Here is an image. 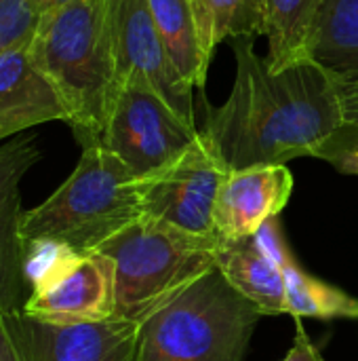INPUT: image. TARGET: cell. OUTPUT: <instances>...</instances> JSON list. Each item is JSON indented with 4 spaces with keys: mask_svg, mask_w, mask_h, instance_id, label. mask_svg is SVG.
Wrapping results in <instances>:
<instances>
[{
    "mask_svg": "<svg viewBox=\"0 0 358 361\" xmlns=\"http://www.w3.org/2000/svg\"><path fill=\"white\" fill-rule=\"evenodd\" d=\"M23 361H137L139 324L108 319L51 326L25 315H4Z\"/></svg>",
    "mask_w": 358,
    "mask_h": 361,
    "instance_id": "obj_9",
    "label": "cell"
},
{
    "mask_svg": "<svg viewBox=\"0 0 358 361\" xmlns=\"http://www.w3.org/2000/svg\"><path fill=\"white\" fill-rule=\"evenodd\" d=\"M30 44L0 53V142L51 121L68 123L65 104Z\"/></svg>",
    "mask_w": 358,
    "mask_h": 361,
    "instance_id": "obj_13",
    "label": "cell"
},
{
    "mask_svg": "<svg viewBox=\"0 0 358 361\" xmlns=\"http://www.w3.org/2000/svg\"><path fill=\"white\" fill-rule=\"evenodd\" d=\"M260 309L211 269L139 326L137 361H243Z\"/></svg>",
    "mask_w": 358,
    "mask_h": 361,
    "instance_id": "obj_4",
    "label": "cell"
},
{
    "mask_svg": "<svg viewBox=\"0 0 358 361\" xmlns=\"http://www.w3.org/2000/svg\"><path fill=\"white\" fill-rule=\"evenodd\" d=\"M156 27L179 74L205 89L213 51L207 44L194 0H150Z\"/></svg>",
    "mask_w": 358,
    "mask_h": 361,
    "instance_id": "obj_16",
    "label": "cell"
},
{
    "mask_svg": "<svg viewBox=\"0 0 358 361\" xmlns=\"http://www.w3.org/2000/svg\"><path fill=\"white\" fill-rule=\"evenodd\" d=\"M143 218L141 180L101 144L84 146L70 178L23 212L21 239H55L80 254L99 252Z\"/></svg>",
    "mask_w": 358,
    "mask_h": 361,
    "instance_id": "obj_3",
    "label": "cell"
},
{
    "mask_svg": "<svg viewBox=\"0 0 358 361\" xmlns=\"http://www.w3.org/2000/svg\"><path fill=\"white\" fill-rule=\"evenodd\" d=\"M34 135L0 142V315H19L30 296L23 273L21 180L40 161Z\"/></svg>",
    "mask_w": 358,
    "mask_h": 361,
    "instance_id": "obj_10",
    "label": "cell"
},
{
    "mask_svg": "<svg viewBox=\"0 0 358 361\" xmlns=\"http://www.w3.org/2000/svg\"><path fill=\"white\" fill-rule=\"evenodd\" d=\"M42 15V0H0V53L30 44Z\"/></svg>",
    "mask_w": 358,
    "mask_h": 361,
    "instance_id": "obj_21",
    "label": "cell"
},
{
    "mask_svg": "<svg viewBox=\"0 0 358 361\" xmlns=\"http://www.w3.org/2000/svg\"><path fill=\"white\" fill-rule=\"evenodd\" d=\"M55 85L80 146L101 144L120 89L106 0H72L46 11L30 44Z\"/></svg>",
    "mask_w": 358,
    "mask_h": 361,
    "instance_id": "obj_2",
    "label": "cell"
},
{
    "mask_svg": "<svg viewBox=\"0 0 358 361\" xmlns=\"http://www.w3.org/2000/svg\"><path fill=\"white\" fill-rule=\"evenodd\" d=\"M293 192L287 165H257L228 171L215 203V237L236 241L253 237L266 222L281 216Z\"/></svg>",
    "mask_w": 358,
    "mask_h": 361,
    "instance_id": "obj_12",
    "label": "cell"
},
{
    "mask_svg": "<svg viewBox=\"0 0 358 361\" xmlns=\"http://www.w3.org/2000/svg\"><path fill=\"white\" fill-rule=\"evenodd\" d=\"M281 361H325V357L319 351V347L312 343V338L308 336V332L304 330V326L298 322L293 345H291L289 353Z\"/></svg>",
    "mask_w": 358,
    "mask_h": 361,
    "instance_id": "obj_23",
    "label": "cell"
},
{
    "mask_svg": "<svg viewBox=\"0 0 358 361\" xmlns=\"http://www.w3.org/2000/svg\"><path fill=\"white\" fill-rule=\"evenodd\" d=\"M226 176L228 167L200 131L179 159L141 178L143 218L194 237L217 239L213 214Z\"/></svg>",
    "mask_w": 358,
    "mask_h": 361,
    "instance_id": "obj_7",
    "label": "cell"
},
{
    "mask_svg": "<svg viewBox=\"0 0 358 361\" xmlns=\"http://www.w3.org/2000/svg\"><path fill=\"white\" fill-rule=\"evenodd\" d=\"M217 239L194 237L139 218L99 252L114 262V319L143 324L215 269Z\"/></svg>",
    "mask_w": 358,
    "mask_h": 361,
    "instance_id": "obj_5",
    "label": "cell"
},
{
    "mask_svg": "<svg viewBox=\"0 0 358 361\" xmlns=\"http://www.w3.org/2000/svg\"><path fill=\"white\" fill-rule=\"evenodd\" d=\"M314 159L327 161L340 173L358 176V125L342 123L314 152Z\"/></svg>",
    "mask_w": 358,
    "mask_h": 361,
    "instance_id": "obj_22",
    "label": "cell"
},
{
    "mask_svg": "<svg viewBox=\"0 0 358 361\" xmlns=\"http://www.w3.org/2000/svg\"><path fill=\"white\" fill-rule=\"evenodd\" d=\"M215 269L224 279L253 302L262 315H283L285 305V275L283 267L270 258L253 237L224 241L215 245Z\"/></svg>",
    "mask_w": 358,
    "mask_h": 361,
    "instance_id": "obj_15",
    "label": "cell"
},
{
    "mask_svg": "<svg viewBox=\"0 0 358 361\" xmlns=\"http://www.w3.org/2000/svg\"><path fill=\"white\" fill-rule=\"evenodd\" d=\"M236 78L222 106L205 102V129L228 171L287 165L314 157L344 123L329 74L310 57L274 72L253 49V36L232 38Z\"/></svg>",
    "mask_w": 358,
    "mask_h": 361,
    "instance_id": "obj_1",
    "label": "cell"
},
{
    "mask_svg": "<svg viewBox=\"0 0 358 361\" xmlns=\"http://www.w3.org/2000/svg\"><path fill=\"white\" fill-rule=\"evenodd\" d=\"M84 254L55 239L23 241V273L30 294L40 292L72 271Z\"/></svg>",
    "mask_w": 358,
    "mask_h": 361,
    "instance_id": "obj_20",
    "label": "cell"
},
{
    "mask_svg": "<svg viewBox=\"0 0 358 361\" xmlns=\"http://www.w3.org/2000/svg\"><path fill=\"white\" fill-rule=\"evenodd\" d=\"M0 361H23L15 336L11 334L4 315H0Z\"/></svg>",
    "mask_w": 358,
    "mask_h": 361,
    "instance_id": "obj_24",
    "label": "cell"
},
{
    "mask_svg": "<svg viewBox=\"0 0 358 361\" xmlns=\"http://www.w3.org/2000/svg\"><path fill=\"white\" fill-rule=\"evenodd\" d=\"M65 2H72V0H42V4H44V13H46V11H51L53 6H59V4H65Z\"/></svg>",
    "mask_w": 358,
    "mask_h": 361,
    "instance_id": "obj_25",
    "label": "cell"
},
{
    "mask_svg": "<svg viewBox=\"0 0 358 361\" xmlns=\"http://www.w3.org/2000/svg\"><path fill=\"white\" fill-rule=\"evenodd\" d=\"M200 135L196 123L175 112L146 80H124L114 99L101 146L139 180L179 159Z\"/></svg>",
    "mask_w": 358,
    "mask_h": 361,
    "instance_id": "obj_6",
    "label": "cell"
},
{
    "mask_svg": "<svg viewBox=\"0 0 358 361\" xmlns=\"http://www.w3.org/2000/svg\"><path fill=\"white\" fill-rule=\"evenodd\" d=\"M308 57L333 80L344 123L358 125V0H327Z\"/></svg>",
    "mask_w": 358,
    "mask_h": 361,
    "instance_id": "obj_14",
    "label": "cell"
},
{
    "mask_svg": "<svg viewBox=\"0 0 358 361\" xmlns=\"http://www.w3.org/2000/svg\"><path fill=\"white\" fill-rule=\"evenodd\" d=\"M114 262L93 252L53 286L30 294L21 315L51 326H82L114 319Z\"/></svg>",
    "mask_w": 358,
    "mask_h": 361,
    "instance_id": "obj_11",
    "label": "cell"
},
{
    "mask_svg": "<svg viewBox=\"0 0 358 361\" xmlns=\"http://www.w3.org/2000/svg\"><path fill=\"white\" fill-rule=\"evenodd\" d=\"M106 19L120 85L131 78L146 80L175 112L194 123V87L171 61L150 0H106Z\"/></svg>",
    "mask_w": 358,
    "mask_h": 361,
    "instance_id": "obj_8",
    "label": "cell"
},
{
    "mask_svg": "<svg viewBox=\"0 0 358 361\" xmlns=\"http://www.w3.org/2000/svg\"><path fill=\"white\" fill-rule=\"evenodd\" d=\"M211 51L226 38L266 36V0H194Z\"/></svg>",
    "mask_w": 358,
    "mask_h": 361,
    "instance_id": "obj_19",
    "label": "cell"
},
{
    "mask_svg": "<svg viewBox=\"0 0 358 361\" xmlns=\"http://www.w3.org/2000/svg\"><path fill=\"white\" fill-rule=\"evenodd\" d=\"M287 313L298 319H358V298L306 273L293 258L283 267Z\"/></svg>",
    "mask_w": 358,
    "mask_h": 361,
    "instance_id": "obj_18",
    "label": "cell"
},
{
    "mask_svg": "<svg viewBox=\"0 0 358 361\" xmlns=\"http://www.w3.org/2000/svg\"><path fill=\"white\" fill-rule=\"evenodd\" d=\"M327 0H266L268 63L274 72L308 57Z\"/></svg>",
    "mask_w": 358,
    "mask_h": 361,
    "instance_id": "obj_17",
    "label": "cell"
}]
</instances>
